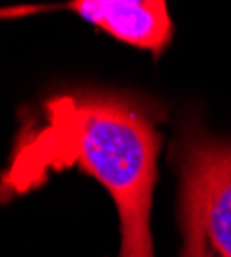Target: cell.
<instances>
[{
	"label": "cell",
	"instance_id": "obj_3",
	"mask_svg": "<svg viewBox=\"0 0 231 257\" xmlns=\"http://www.w3.org/2000/svg\"><path fill=\"white\" fill-rule=\"evenodd\" d=\"M48 11H70L114 39L159 58L174 37L167 5L159 0H72L58 7H3L0 19H21Z\"/></svg>",
	"mask_w": 231,
	"mask_h": 257
},
{
	"label": "cell",
	"instance_id": "obj_1",
	"mask_svg": "<svg viewBox=\"0 0 231 257\" xmlns=\"http://www.w3.org/2000/svg\"><path fill=\"white\" fill-rule=\"evenodd\" d=\"M161 134L144 103L118 93H66L44 105V119L21 140L15 181L46 169L79 167L110 191L120 216V257H155L151 206Z\"/></svg>",
	"mask_w": 231,
	"mask_h": 257
},
{
	"label": "cell",
	"instance_id": "obj_2",
	"mask_svg": "<svg viewBox=\"0 0 231 257\" xmlns=\"http://www.w3.org/2000/svg\"><path fill=\"white\" fill-rule=\"evenodd\" d=\"M180 175L182 257H231V142L184 119L172 144Z\"/></svg>",
	"mask_w": 231,
	"mask_h": 257
}]
</instances>
